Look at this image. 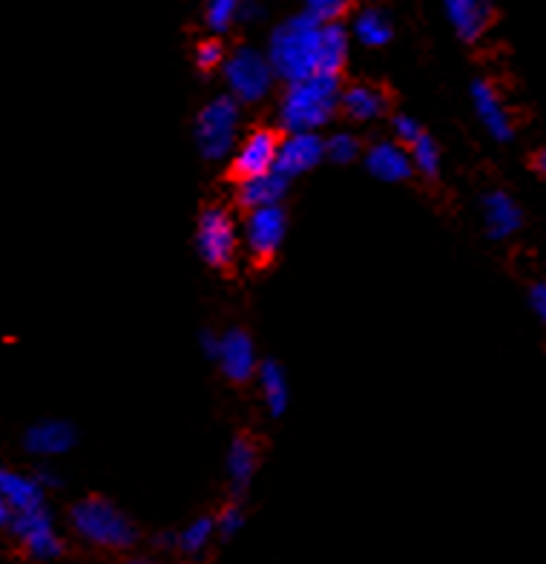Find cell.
I'll return each mask as SVG.
<instances>
[{"label":"cell","mask_w":546,"mask_h":564,"mask_svg":"<svg viewBox=\"0 0 546 564\" xmlns=\"http://www.w3.org/2000/svg\"><path fill=\"white\" fill-rule=\"evenodd\" d=\"M219 346H222V337H216V332H201V351H205L207 357L219 355Z\"/></svg>","instance_id":"obj_32"},{"label":"cell","mask_w":546,"mask_h":564,"mask_svg":"<svg viewBox=\"0 0 546 564\" xmlns=\"http://www.w3.org/2000/svg\"><path fill=\"white\" fill-rule=\"evenodd\" d=\"M244 0H207V26L214 32H225L242 12Z\"/></svg>","instance_id":"obj_25"},{"label":"cell","mask_w":546,"mask_h":564,"mask_svg":"<svg viewBox=\"0 0 546 564\" xmlns=\"http://www.w3.org/2000/svg\"><path fill=\"white\" fill-rule=\"evenodd\" d=\"M35 476L41 478V484H44L46 490H52V487H58V484H61V478H58V476H52V473H46V469H37Z\"/></svg>","instance_id":"obj_33"},{"label":"cell","mask_w":546,"mask_h":564,"mask_svg":"<svg viewBox=\"0 0 546 564\" xmlns=\"http://www.w3.org/2000/svg\"><path fill=\"white\" fill-rule=\"evenodd\" d=\"M216 364H219L225 378L233 380V383L251 380L259 371L256 346H253L251 335L242 332V328H230V332H225L219 355H216Z\"/></svg>","instance_id":"obj_12"},{"label":"cell","mask_w":546,"mask_h":564,"mask_svg":"<svg viewBox=\"0 0 546 564\" xmlns=\"http://www.w3.org/2000/svg\"><path fill=\"white\" fill-rule=\"evenodd\" d=\"M469 96H472L474 116H478V121L492 139L501 141V144L515 139V121H512V112L503 105L501 89L495 84L487 82V78H478L469 89Z\"/></svg>","instance_id":"obj_10"},{"label":"cell","mask_w":546,"mask_h":564,"mask_svg":"<svg viewBox=\"0 0 546 564\" xmlns=\"http://www.w3.org/2000/svg\"><path fill=\"white\" fill-rule=\"evenodd\" d=\"M244 528V512L239 505H228L219 516H216V530H219V539L230 542L233 535L242 533Z\"/></svg>","instance_id":"obj_29"},{"label":"cell","mask_w":546,"mask_h":564,"mask_svg":"<svg viewBox=\"0 0 546 564\" xmlns=\"http://www.w3.org/2000/svg\"><path fill=\"white\" fill-rule=\"evenodd\" d=\"M325 153L337 164H351L360 159V139L351 133H334L325 141Z\"/></svg>","instance_id":"obj_26"},{"label":"cell","mask_w":546,"mask_h":564,"mask_svg":"<svg viewBox=\"0 0 546 564\" xmlns=\"http://www.w3.org/2000/svg\"><path fill=\"white\" fill-rule=\"evenodd\" d=\"M423 133H426V130L417 124V119H412V116H394V135H397L400 144L412 148L414 141L421 139Z\"/></svg>","instance_id":"obj_30"},{"label":"cell","mask_w":546,"mask_h":564,"mask_svg":"<svg viewBox=\"0 0 546 564\" xmlns=\"http://www.w3.org/2000/svg\"><path fill=\"white\" fill-rule=\"evenodd\" d=\"M480 214H483V228H487L489 239H495V242L515 237L524 225V214L517 208V202L503 191H489L480 202Z\"/></svg>","instance_id":"obj_15"},{"label":"cell","mask_w":546,"mask_h":564,"mask_svg":"<svg viewBox=\"0 0 546 564\" xmlns=\"http://www.w3.org/2000/svg\"><path fill=\"white\" fill-rule=\"evenodd\" d=\"M0 528L21 547V553L30 562H55L64 553V539L55 530L50 507H41V510L32 512H12L7 507H0Z\"/></svg>","instance_id":"obj_4"},{"label":"cell","mask_w":546,"mask_h":564,"mask_svg":"<svg viewBox=\"0 0 546 564\" xmlns=\"http://www.w3.org/2000/svg\"><path fill=\"white\" fill-rule=\"evenodd\" d=\"M75 446V430L67 421H41L32 423L23 432V449L37 458H58Z\"/></svg>","instance_id":"obj_16"},{"label":"cell","mask_w":546,"mask_h":564,"mask_svg":"<svg viewBox=\"0 0 546 564\" xmlns=\"http://www.w3.org/2000/svg\"><path fill=\"white\" fill-rule=\"evenodd\" d=\"M408 153H412L414 171L423 173L426 178H437V173H440V148H437V141L432 135L423 133L408 148Z\"/></svg>","instance_id":"obj_24"},{"label":"cell","mask_w":546,"mask_h":564,"mask_svg":"<svg viewBox=\"0 0 546 564\" xmlns=\"http://www.w3.org/2000/svg\"><path fill=\"white\" fill-rule=\"evenodd\" d=\"M0 507L12 512H32L46 505V487L37 476H26L18 469L0 473Z\"/></svg>","instance_id":"obj_14"},{"label":"cell","mask_w":546,"mask_h":564,"mask_svg":"<svg viewBox=\"0 0 546 564\" xmlns=\"http://www.w3.org/2000/svg\"><path fill=\"white\" fill-rule=\"evenodd\" d=\"M193 61H196V67L201 69V73H214V69L225 67V46L219 37H207V41H201L199 46H196V53H193Z\"/></svg>","instance_id":"obj_27"},{"label":"cell","mask_w":546,"mask_h":564,"mask_svg":"<svg viewBox=\"0 0 546 564\" xmlns=\"http://www.w3.org/2000/svg\"><path fill=\"white\" fill-rule=\"evenodd\" d=\"M69 528L87 547L107 553L133 550L141 539L139 524L119 505L101 496H87L69 507Z\"/></svg>","instance_id":"obj_2"},{"label":"cell","mask_w":546,"mask_h":564,"mask_svg":"<svg viewBox=\"0 0 546 564\" xmlns=\"http://www.w3.org/2000/svg\"><path fill=\"white\" fill-rule=\"evenodd\" d=\"M351 7H354V0H305V12H310V15L325 23L346 18Z\"/></svg>","instance_id":"obj_28"},{"label":"cell","mask_w":546,"mask_h":564,"mask_svg":"<svg viewBox=\"0 0 546 564\" xmlns=\"http://www.w3.org/2000/svg\"><path fill=\"white\" fill-rule=\"evenodd\" d=\"M196 251L216 271H225L237 262L239 230L233 216L225 208H205L196 225Z\"/></svg>","instance_id":"obj_7"},{"label":"cell","mask_w":546,"mask_h":564,"mask_svg":"<svg viewBox=\"0 0 546 564\" xmlns=\"http://www.w3.org/2000/svg\"><path fill=\"white\" fill-rule=\"evenodd\" d=\"M256 378H259V389H262V401H265L267 412H271L273 417L285 415L288 398H291L288 375H285V369H282L276 360H265V364L259 366Z\"/></svg>","instance_id":"obj_21"},{"label":"cell","mask_w":546,"mask_h":564,"mask_svg":"<svg viewBox=\"0 0 546 564\" xmlns=\"http://www.w3.org/2000/svg\"><path fill=\"white\" fill-rule=\"evenodd\" d=\"M222 73L230 96L242 101V105H256V101H262L271 93V84L276 78L267 53L262 55L259 50H251V46H239L237 53H230Z\"/></svg>","instance_id":"obj_6"},{"label":"cell","mask_w":546,"mask_h":564,"mask_svg":"<svg viewBox=\"0 0 546 564\" xmlns=\"http://www.w3.org/2000/svg\"><path fill=\"white\" fill-rule=\"evenodd\" d=\"M340 107L348 119L354 121H376L389 110V96L374 84H351L342 89Z\"/></svg>","instance_id":"obj_19"},{"label":"cell","mask_w":546,"mask_h":564,"mask_svg":"<svg viewBox=\"0 0 546 564\" xmlns=\"http://www.w3.org/2000/svg\"><path fill=\"white\" fill-rule=\"evenodd\" d=\"M446 15L463 41H478L489 30L495 9L489 0H444Z\"/></svg>","instance_id":"obj_17"},{"label":"cell","mask_w":546,"mask_h":564,"mask_svg":"<svg viewBox=\"0 0 546 564\" xmlns=\"http://www.w3.org/2000/svg\"><path fill=\"white\" fill-rule=\"evenodd\" d=\"M119 564H153V562H150V558H124V562Z\"/></svg>","instance_id":"obj_35"},{"label":"cell","mask_w":546,"mask_h":564,"mask_svg":"<svg viewBox=\"0 0 546 564\" xmlns=\"http://www.w3.org/2000/svg\"><path fill=\"white\" fill-rule=\"evenodd\" d=\"M267 58H271L276 78H282L285 84L323 73L325 21L303 12V15L280 23L267 41Z\"/></svg>","instance_id":"obj_1"},{"label":"cell","mask_w":546,"mask_h":564,"mask_svg":"<svg viewBox=\"0 0 546 564\" xmlns=\"http://www.w3.org/2000/svg\"><path fill=\"white\" fill-rule=\"evenodd\" d=\"M529 303H532V312L538 314V317L546 323V282H535V285H532Z\"/></svg>","instance_id":"obj_31"},{"label":"cell","mask_w":546,"mask_h":564,"mask_svg":"<svg viewBox=\"0 0 546 564\" xmlns=\"http://www.w3.org/2000/svg\"><path fill=\"white\" fill-rule=\"evenodd\" d=\"M233 96H219L207 101L201 112L196 116V148L207 162H219V159L233 156L237 150V133L242 112Z\"/></svg>","instance_id":"obj_5"},{"label":"cell","mask_w":546,"mask_h":564,"mask_svg":"<svg viewBox=\"0 0 546 564\" xmlns=\"http://www.w3.org/2000/svg\"><path fill=\"white\" fill-rule=\"evenodd\" d=\"M532 167H535V173H538V176L546 178V150H538V153H535V159H532Z\"/></svg>","instance_id":"obj_34"},{"label":"cell","mask_w":546,"mask_h":564,"mask_svg":"<svg viewBox=\"0 0 546 564\" xmlns=\"http://www.w3.org/2000/svg\"><path fill=\"white\" fill-rule=\"evenodd\" d=\"M323 159H328L325 139H319V133H314V130H299V133H288L282 139L276 171L288 178L303 176V173L314 171Z\"/></svg>","instance_id":"obj_11"},{"label":"cell","mask_w":546,"mask_h":564,"mask_svg":"<svg viewBox=\"0 0 546 564\" xmlns=\"http://www.w3.org/2000/svg\"><path fill=\"white\" fill-rule=\"evenodd\" d=\"M354 35L362 46L380 50V46H385L389 41H392L394 26L383 9H365V12H360V15H357Z\"/></svg>","instance_id":"obj_23"},{"label":"cell","mask_w":546,"mask_h":564,"mask_svg":"<svg viewBox=\"0 0 546 564\" xmlns=\"http://www.w3.org/2000/svg\"><path fill=\"white\" fill-rule=\"evenodd\" d=\"M288 176H282L280 171L262 173V176L242 178L237 182V202L244 210L267 208V205H280L285 191H288Z\"/></svg>","instance_id":"obj_18"},{"label":"cell","mask_w":546,"mask_h":564,"mask_svg":"<svg viewBox=\"0 0 546 564\" xmlns=\"http://www.w3.org/2000/svg\"><path fill=\"white\" fill-rule=\"evenodd\" d=\"M216 535H219V530H216L214 516H199V519H193L185 530H178L176 553H182L185 558L205 556Z\"/></svg>","instance_id":"obj_22"},{"label":"cell","mask_w":546,"mask_h":564,"mask_svg":"<svg viewBox=\"0 0 546 564\" xmlns=\"http://www.w3.org/2000/svg\"><path fill=\"white\" fill-rule=\"evenodd\" d=\"M342 98L340 75L317 73L303 82H291L280 98V121L288 133L325 127Z\"/></svg>","instance_id":"obj_3"},{"label":"cell","mask_w":546,"mask_h":564,"mask_svg":"<svg viewBox=\"0 0 546 564\" xmlns=\"http://www.w3.org/2000/svg\"><path fill=\"white\" fill-rule=\"evenodd\" d=\"M285 230H288V216H285L282 205L248 210V219H244V248H248L256 265L273 262V257L280 253L282 242H285Z\"/></svg>","instance_id":"obj_8"},{"label":"cell","mask_w":546,"mask_h":564,"mask_svg":"<svg viewBox=\"0 0 546 564\" xmlns=\"http://www.w3.org/2000/svg\"><path fill=\"white\" fill-rule=\"evenodd\" d=\"M365 171L380 182H406L412 178L414 162L406 144L400 141H376L365 150Z\"/></svg>","instance_id":"obj_13"},{"label":"cell","mask_w":546,"mask_h":564,"mask_svg":"<svg viewBox=\"0 0 546 564\" xmlns=\"http://www.w3.org/2000/svg\"><path fill=\"white\" fill-rule=\"evenodd\" d=\"M280 144L282 139L273 133L271 127H259L253 133H248L242 139L237 150H233V159H230V176L242 182V178L262 176V173L276 171V162H280Z\"/></svg>","instance_id":"obj_9"},{"label":"cell","mask_w":546,"mask_h":564,"mask_svg":"<svg viewBox=\"0 0 546 564\" xmlns=\"http://www.w3.org/2000/svg\"><path fill=\"white\" fill-rule=\"evenodd\" d=\"M225 469H228V481L233 496H244L248 487L253 484V476L259 469V449L251 438H237L228 449V460H225Z\"/></svg>","instance_id":"obj_20"}]
</instances>
